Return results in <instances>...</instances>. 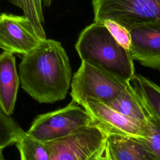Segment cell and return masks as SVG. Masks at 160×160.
I'll return each mask as SVG.
<instances>
[{
    "instance_id": "1",
    "label": "cell",
    "mask_w": 160,
    "mask_h": 160,
    "mask_svg": "<svg viewBox=\"0 0 160 160\" xmlns=\"http://www.w3.org/2000/svg\"><path fill=\"white\" fill-rule=\"evenodd\" d=\"M22 88L39 103H54L66 98L72 79L68 54L60 42L44 39L22 55L19 65Z\"/></svg>"
},
{
    "instance_id": "6",
    "label": "cell",
    "mask_w": 160,
    "mask_h": 160,
    "mask_svg": "<svg viewBox=\"0 0 160 160\" xmlns=\"http://www.w3.org/2000/svg\"><path fill=\"white\" fill-rule=\"evenodd\" d=\"M107 134L94 124L61 138L49 141L50 160H97L106 143Z\"/></svg>"
},
{
    "instance_id": "18",
    "label": "cell",
    "mask_w": 160,
    "mask_h": 160,
    "mask_svg": "<svg viewBox=\"0 0 160 160\" xmlns=\"http://www.w3.org/2000/svg\"><path fill=\"white\" fill-rule=\"evenodd\" d=\"M102 24L106 27L121 46L129 50L131 43V37L129 31L128 29L112 21H104Z\"/></svg>"
},
{
    "instance_id": "8",
    "label": "cell",
    "mask_w": 160,
    "mask_h": 160,
    "mask_svg": "<svg viewBox=\"0 0 160 160\" xmlns=\"http://www.w3.org/2000/svg\"><path fill=\"white\" fill-rule=\"evenodd\" d=\"M81 106L107 134L145 140V122L123 115L99 101L87 100Z\"/></svg>"
},
{
    "instance_id": "21",
    "label": "cell",
    "mask_w": 160,
    "mask_h": 160,
    "mask_svg": "<svg viewBox=\"0 0 160 160\" xmlns=\"http://www.w3.org/2000/svg\"><path fill=\"white\" fill-rule=\"evenodd\" d=\"M0 160H5L4 159V157L2 156V149H0Z\"/></svg>"
},
{
    "instance_id": "16",
    "label": "cell",
    "mask_w": 160,
    "mask_h": 160,
    "mask_svg": "<svg viewBox=\"0 0 160 160\" xmlns=\"http://www.w3.org/2000/svg\"><path fill=\"white\" fill-rule=\"evenodd\" d=\"M145 109L147 113L145 122L146 138L141 141L156 159L160 160V119L146 108Z\"/></svg>"
},
{
    "instance_id": "4",
    "label": "cell",
    "mask_w": 160,
    "mask_h": 160,
    "mask_svg": "<svg viewBox=\"0 0 160 160\" xmlns=\"http://www.w3.org/2000/svg\"><path fill=\"white\" fill-rule=\"evenodd\" d=\"M129 83L81 61L79 69L72 78L70 95L72 100L79 105L87 100L106 104L124 91Z\"/></svg>"
},
{
    "instance_id": "17",
    "label": "cell",
    "mask_w": 160,
    "mask_h": 160,
    "mask_svg": "<svg viewBox=\"0 0 160 160\" xmlns=\"http://www.w3.org/2000/svg\"><path fill=\"white\" fill-rule=\"evenodd\" d=\"M24 132L11 116L0 109V149L15 143Z\"/></svg>"
},
{
    "instance_id": "12",
    "label": "cell",
    "mask_w": 160,
    "mask_h": 160,
    "mask_svg": "<svg viewBox=\"0 0 160 160\" xmlns=\"http://www.w3.org/2000/svg\"><path fill=\"white\" fill-rule=\"evenodd\" d=\"M106 104L123 115L142 122H146L147 120L145 108L131 83L118 96Z\"/></svg>"
},
{
    "instance_id": "20",
    "label": "cell",
    "mask_w": 160,
    "mask_h": 160,
    "mask_svg": "<svg viewBox=\"0 0 160 160\" xmlns=\"http://www.w3.org/2000/svg\"><path fill=\"white\" fill-rule=\"evenodd\" d=\"M52 0H42V4L46 7L51 6Z\"/></svg>"
},
{
    "instance_id": "14",
    "label": "cell",
    "mask_w": 160,
    "mask_h": 160,
    "mask_svg": "<svg viewBox=\"0 0 160 160\" xmlns=\"http://www.w3.org/2000/svg\"><path fill=\"white\" fill-rule=\"evenodd\" d=\"M21 160H50L52 148L50 141L37 140L24 132L15 142Z\"/></svg>"
},
{
    "instance_id": "9",
    "label": "cell",
    "mask_w": 160,
    "mask_h": 160,
    "mask_svg": "<svg viewBox=\"0 0 160 160\" xmlns=\"http://www.w3.org/2000/svg\"><path fill=\"white\" fill-rule=\"evenodd\" d=\"M129 51L133 60L160 71V24H145L131 28Z\"/></svg>"
},
{
    "instance_id": "5",
    "label": "cell",
    "mask_w": 160,
    "mask_h": 160,
    "mask_svg": "<svg viewBox=\"0 0 160 160\" xmlns=\"http://www.w3.org/2000/svg\"><path fill=\"white\" fill-rule=\"evenodd\" d=\"M94 124L88 112L72 100L64 108L38 115L26 132L37 140L49 141Z\"/></svg>"
},
{
    "instance_id": "15",
    "label": "cell",
    "mask_w": 160,
    "mask_h": 160,
    "mask_svg": "<svg viewBox=\"0 0 160 160\" xmlns=\"http://www.w3.org/2000/svg\"><path fill=\"white\" fill-rule=\"evenodd\" d=\"M9 1L22 10L24 15L32 22L38 34L42 39H46V35L42 26L44 21L42 12V0Z\"/></svg>"
},
{
    "instance_id": "13",
    "label": "cell",
    "mask_w": 160,
    "mask_h": 160,
    "mask_svg": "<svg viewBox=\"0 0 160 160\" xmlns=\"http://www.w3.org/2000/svg\"><path fill=\"white\" fill-rule=\"evenodd\" d=\"M132 81L144 106L160 119V86L139 74H135Z\"/></svg>"
},
{
    "instance_id": "11",
    "label": "cell",
    "mask_w": 160,
    "mask_h": 160,
    "mask_svg": "<svg viewBox=\"0 0 160 160\" xmlns=\"http://www.w3.org/2000/svg\"><path fill=\"white\" fill-rule=\"evenodd\" d=\"M106 145L111 160H157L141 141L107 134Z\"/></svg>"
},
{
    "instance_id": "7",
    "label": "cell",
    "mask_w": 160,
    "mask_h": 160,
    "mask_svg": "<svg viewBox=\"0 0 160 160\" xmlns=\"http://www.w3.org/2000/svg\"><path fill=\"white\" fill-rule=\"evenodd\" d=\"M42 39L26 16L0 14V48L4 51L24 55L38 46Z\"/></svg>"
},
{
    "instance_id": "10",
    "label": "cell",
    "mask_w": 160,
    "mask_h": 160,
    "mask_svg": "<svg viewBox=\"0 0 160 160\" xmlns=\"http://www.w3.org/2000/svg\"><path fill=\"white\" fill-rule=\"evenodd\" d=\"M19 85L14 54L4 51L0 53V109L8 116L13 113Z\"/></svg>"
},
{
    "instance_id": "3",
    "label": "cell",
    "mask_w": 160,
    "mask_h": 160,
    "mask_svg": "<svg viewBox=\"0 0 160 160\" xmlns=\"http://www.w3.org/2000/svg\"><path fill=\"white\" fill-rule=\"evenodd\" d=\"M94 21H114L128 31L145 24H160V0H92Z\"/></svg>"
},
{
    "instance_id": "19",
    "label": "cell",
    "mask_w": 160,
    "mask_h": 160,
    "mask_svg": "<svg viewBox=\"0 0 160 160\" xmlns=\"http://www.w3.org/2000/svg\"><path fill=\"white\" fill-rule=\"evenodd\" d=\"M97 160H111L109 154V152H108L106 143V145H105L104 148H103L101 153L100 154L98 158L97 159Z\"/></svg>"
},
{
    "instance_id": "2",
    "label": "cell",
    "mask_w": 160,
    "mask_h": 160,
    "mask_svg": "<svg viewBox=\"0 0 160 160\" xmlns=\"http://www.w3.org/2000/svg\"><path fill=\"white\" fill-rule=\"evenodd\" d=\"M81 61L86 62L126 82L135 76L133 59L103 24L94 22L80 33L75 44Z\"/></svg>"
}]
</instances>
